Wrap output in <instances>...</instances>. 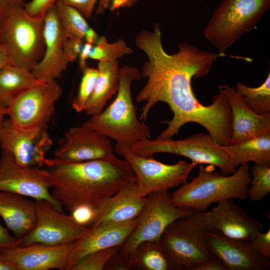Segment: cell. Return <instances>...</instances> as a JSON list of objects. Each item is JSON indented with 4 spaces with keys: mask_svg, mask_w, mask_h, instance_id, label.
I'll list each match as a JSON object with an SVG mask.
<instances>
[{
    "mask_svg": "<svg viewBox=\"0 0 270 270\" xmlns=\"http://www.w3.org/2000/svg\"><path fill=\"white\" fill-rule=\"evenodd\" d=\"M10 64L7 56L4 50L0 46V70L5 66Z\"/></svg>",
    "mask_w": 270,
    "mask_h": 270,
    "instance_id": "cell-48",
    "label": "cell"
},
{
    "mask_svg": "<svg viewBox=\"0 0 270 270\" xmlns=\"http://www.w3.org/2000/svg\"><path fill=\"white\" fill-rule=\"evenodd\" d=\"M44 22V54L31 72L40 80H56L61 76L69 62L64 49L68 36L60 22L54 4L46 12Z\"/></svg>",
    "mask_w": 270,
    "mask_h": 270,
    "instance_id": "cell-18",
    "label": "cell"
},
{
    "mask_svg": "<svg viewBox=\"0 0 270 270\" xmlns=\"http://www.w3.org/2000/svg\"><path fill=\"white\" fill-rule=\"evenodd\" d=\"M270 7V0H223L204 30L206 38L224 55L226 50L252 30Z\"/></svg>",
    "mask_w": 270,
    "mask_h": 270,
    "instance_id": "cell-7",
    "label": "cell"
},
{
    "mask_svg": "<svg viewBox=\"0 0 270 270\" xmlns=\"http://www.w3.org/2000/svg\"><path fill=\"white\" fill-rule=\"evenodd\" d=\"M78 10L85 18H89L92 13L97 0H62Z\"/></svg>",
    "mask_w": 270,
    "mask_h": 270,
    "instance_id": "cell-39",
    "label": "cell"
},
{
    "mask_svg": "<svg viewBox=\"0 0 270 270\" xmlns=\"http://www.w3.org/2000/svg\"><path fill=\"white\" fill-rule=\"evenodd\" d=\"M207 244L213 256L219 258L226 270H268L270 259L256 250L249 241L226 238L208 231Z\"/></svg>",
    "mask_w": 270,
    "mask_h": 270,
    "instance_id": "cell-19",
    "label": "cell"
},
{
    "mask_svg": "<svg viewBox=\"0 0 270 270\" xmlns=\"http://www.w3.org/2000/svg\"><path fill=\"white\" fill-rule=\"evenodd\" d=\"M138 0H112L110 6L112 10L132 6Z\"/></svg>",
    "mask_w": 270,
    "mask_h": 270,
    "instance_id": "cell-44",
    "label": "cell"
},
{
    "mask_svg": "<svg viewBox=\"0 0 270 270\" xmlns=\"http://www.w3.org/2000/svg\"><path fill=\"white\" fill-rule=\"evenodd\" d=\"M120 246H114L94 252L74 264L70 270H102L108 260L118 252Z\"/></svg>",
    "mask_w": 270,
    "mask_h": 270,
    "instance_id": "cell-33",
    "label": "cell"
},
{
    "mask_svg": "<svg viewBox=\"0 0 270 270\" xmlns=\"http://www.w3.org/2000/svg\"><path fill=\"white\" fill-rule=\"evenodd\" d=\"M52 142L46 129H24L15 126L9 118L0 127V146L12 154L20 166H46V154Z\"/></svg>",
    "mask_w": 270,
    "mask_h": 270,
    "instance_id": "cell-14",
    "label": "cell"
},
{
    "mask_svg": "<svg viewBox=\"0 0 270 270\" xmlns=\"http://www.w3.org/2000/svg\"><path fill=\"white\" fill-rule=\"evenodd\" d=\"M36 220L30 231L20 238L18 246L34 244L58 246L74 242L84 236L88 228L77 223L71 215L56 210L46 200H34Z\"/></svg>",
    "mask_w": 270,
    "mask_h": 270,
    "instance_id": "cell-12",
    "label": "cell"
},
{
    "mask_svg": "<svg viewBox=\"0 0 270 270\" xmlns=\"http://www.w3.org/2000/svg\"><path fill=\"white\" fill-rule=\"evenodd\" d=\"M23 4L22 0H0V23L12 10Z\"/></svg>",
    "mask_w": 270,
    "mask_h": 270,
    "instance_id": "cell-41",
    "label": "cell"
},
{
    "mask_svg": "<svg viewBox=\"0 0 270 270\" xmlns=\"http://www.w3.org/2000/svg\"><path fill=\"white\" fill-rule=\"evenodd\" d=\"M250 172L248 196L252 202H259L270 192V165L254 164Z\"/></svg>",
    "mask_w": 270,
    "mask_h": 270,
    "instance_id": "cell-30",
    "label": "cell"
},
{
    "mask_svg": "<svg viewBox=\"0 0 270 270\" xmlns=\"http://www.w3.org/2000/svg\"><path fill=\"white\" fill-rule=\"evenodd\" d=\"M112 0H100L97 8V13L102 12L105 10L110 7Z\"/></svg>",
    "mask_w": 270,
    "mask_h": 270,
    "instance_id": "cell-46",
    "label": "cell"
},
{
    "mask_svg": "<svg viewBox=\"0 0 270 270\" xmlns=\"http://www.w3.org/2000/svg\"><path fill=\"white\" fill-rule=\"evenodd\" d=\"M70 215L77 223L88 228L93 222L94 210L89 206H82L72 211Z\"/></svg>",
    "mask_w": 270,
    "mask_h": 270,
    "instance_id": "cell-36",
    "label": "cell"
},
{
    "mask_svg": "<svg viewBox=\"0 0 270 270\" xmlns=\"http://www.w3.org/2000/svg\"><path fill=\"white\" fill-rule=\"evenodd\" d=\"M82 40L68 38L64 44V49L66 57L68 62H73L76 60L84 46Z\"/></svg>",
    "mask_w": 270,
    "mask_h": 270,
    "instance_id": "cell-37",
    "label": "cell"
},
{
    "mask_svg": "<svg viewBox=\"0 0 270 270\" xmlns=\"http://www.w3.org/2000/svg\"><path fill=\"white\" fill-rule=\"evenodd\" d=\"M201 214L208 232L230 238L249 241L264 229L261 222L249 216L232 198L220 201L211 210Z\"/></svg>",
    "mask_w": 270,
    "mask_h": 270,
    "instance_id": "cell-16",
    "label": "cell"
},
{
    "mask_svg": "<svg viewBox=\"0 0 270 270\" xmlns=\"http://www.w3.org/2000/svg\"><path fill=\"white\" fill-rule=\"evenodd\" d=\"M195 270H226L223 262L214 256L206 262L198 266Z\"/></svg>",
    "mask_w": 270,
    "mask_h": 270,
    "instance_id": "cell-42",
    "label": "cell"
},
{
    "mask_svg": "<svg viewBox=\"0 0 270 270\" xmlns=\"http://www.w3.org/2000/svg\"><path fill=\"white\" fill-rule=\"evenodd\" d=\"M222 148L236 168L250 162L270 165V132Z\"/></svg>",
    "mask_w": 270,
    "mask_h": 270,
    "instance_id": "cell-25",
    "label": "cell"
},
{
    "mask_svg": "<svg viewBox=\"0 0 270 270\" xmlns=\"http://www.w3.org/2000/svg\"><path fill=\"white\" fill-rule=\"evenodd\" d=\"M24 6L14 8L0 23V46L10 64L31 71L44 54V22L30 16Z\"/></svg>",
    "mask_w": 270,
    "mask_h": 270,
    "instance_id": "cell-6",
    "label": "cell"
},
{
    "mask_svg": "<svg viewBox=\"0 0 270 270\" xmlns=\"http://www.w3.org/2000/svg\"><path fill=\"white\" fill-rule=\"evenodd\" d=\"M214 166L200 164L198 175L171 194L172 204L181 208L204 212L212 204L226 199L248 198L250 180L249 163L238 166L236 172L224 175Z\"/></svg>",
    "mask_w": 270,
    "mask_h": 270,
    "instance_id": "cell-3",
    "label": "cell"
},
{
    "mask_svg": "<svg viewBox=\"0 0 270 270\" xmlns=\"http://www.w3.org/2000/svg\"><path fill=\"white\" fill-rule=\"evenodd\" d=\"M140 78V72L135 67L124 66L120 68L116 98L104 110L90 116L82 124L124 146H130L138 141L150 138V129L138 118L132 98V83Z\"/></svg>",
    "mask_w": 270,
    "mask_h": 270,
    "instance_id": "cell-4",
    "label": "cell"
},
{
    "mask_svg": "<svg viewBox=\"0 0 270 270\" xmlns=\"http://www.w3.org/2000/svg\"><path fill=\"white\" fill-rule=\"evenodd\" d=\"M98 36L94 29L89 28L86 32L84 39L86 42L95 45L98 40Z\"/></svg>",
    "mask_w": 270,
    "mask_h": 270,
    "instance_id": "cell-45",
    "label": "cell"
},
{
    "mask_svg": "<svg viewBox=\"0 0 270 270\" xmlns=\"http://www.w3.org/2000/svg\"><path fill=\"white\" fill-rule=\"evenodd\" d=\"M132 53V50L128 47L124 41L118 40L113 43H108L106 37L102 36L94 45L90 51L89 58L104 62H114L126 54Z\"/></svg>",
    "mask_w": 270,
    "mask_h": 270,
    "instance_id": "cell-31",
    "label": "cell"
},
{
    "mask_svg": "<svg viewBox=\"0 0 270 270\" xmlns=\"http://www.w3.org/2000/svg\"><path fill=\"white\" fill-rule=\"evenodd\" d=\"M98 76L92 94L84 112L90 116L100 112L107 102L117 92L119 71L118 61H100L98 66Z\"/></svg>",
    "mask_w": 270,
    "mask_h": 270,
    "instance_id": "cell-24",
    "label": "cell"
},
{
    "mask_svg": "<svg viewBox=\"0 0 270 270\" xmlns=\"http://www.w3.org/2000/svg\"><path fill=\"white\" fill-rule=\"evenodd\" d=\"M134 43L148 57L140 72L147 82L136 98L138 102H145L140 120H145L158 102L166 103L174 114L172 120L164 122L167 127L156 139H172L183 126L194 122L204 128L220 144H230L232 115L226 96L219 92L211 104L204 106L196 97L192 85V78L208 75L213 63L222 56L203 51L186 42L178 45L176 53H166L158 22L154 24L152 31L142 30Z\"/></svg>",
    "mask_w": 270,
    "mask_h": 270,
    "instance_id": "cell-1",
    "label": "cell"
},
{
    "mask_svg": "<svg viewBox=\"0 0 270 270\" xmlns=\"http://www.w3.org/2000/svg\"><path fill=\"white\" fill-rule=\"evenodd\" d=\"M93 46V45L86 42L84 44L82 51L78 56L80 60L79 65L82 70H83L87 66L86 60L89 58Z\"/></svg>",
    "mask_w": 270,
    "mask_h": 270,
    "instance_id": "cell-43",
    "label": "cell"
},
{
    "mask_svg": "<svg viewBox=\"0 0 270 270\" xmlns=\"http://www.w3.org/2000/svg\"><path fill=\"white\" fill-rule=\"evenodd\" d=\"M46 166L52 196L70 212L82 206L95 210L122 188L136 182L124 159L58 162L48 158Z\"/></svg>",
    "mask_w": 270,
    "mask_h": 270,
    "instance_id": "cell-2",
    "label": "cell"
},
{
    "mask_svg": "<svg viewBox=\"0 0 270 270\" xmlns=\"http://www.w3.org/2000/svg\"><path fill=\"white\" fill-rule=\"evenodd\" d=\"M51 188L46 170L18 164L8 152L2 150L0 156V191H4L46 200L58 211L64 212L61 202L50 193Z\"/></svg>",
    "mask_w": 270,
    "mask_h": 270,
    "instance_id": "cell-13",
    "label": "cell"
},
{
    "mask_svg": "<svg viewBox=\"0 0 270 270\" xmlns=\"http://www.w3.org/2000/svg\"><path fill=\"white\" fill-rule=\"evenodd\" d=\"M62 90L56 80H43L15 96L6 106L7 115L24 129H46Z\"/></svg>",
    "mask_w": 270,
    "mask_h": 270,
    "instance_id": "cell-10",
    "label": "cell"
},
{
    "mask_svg": "<svg viewBox=\"0 0 270 270\" xmlns=\"http://www.w3.org/2000/svg\"><path fill=\"white\" fill-rule=\"evenodd\" d=\"M235 90L252 111L260 114L270 113V72L265 80L258 87H250L238 82Z\"/></svg>",
    "mask_w": 270,
    "mask_h": 270,
    "instance_id": "cell-28",
    "label": "cell"
},
{
    "mask_svg": "<svg viewBox=\"0 0 270 270\" xmlns=\"http://www.w3.org/2000/svg\"><path fill=\"white\" fill-rule=\"evenodd\" d=\"M208 230L201 212L179 218L165 229L160 243L170 270H195L214 256L207 244Z\"/></svg>",
    "mask_w": 270,
    "mask_h": 270,
    "instance_id": "cell-5",
    "label": "cell"
},
{
    "mask_svg": "<svg viewBox=\"0 0 270 270\" xmlns=\"http://www.w3.org/2000/svg\"><path fill=\"white\" fill-rule=\"evenodd\" d=\"M104 270H133L134 268L128 257L120 254L118 252L108 260Z\"/></svg>",
    "mask_w": 270,
    "mask_h": 270,
    "instance_id": "cell-38",
    "label": "cell"
},
{
    "mask_svg": "<svg viewBox=\"0 0 270 270\" xmlns=\"http://www.w3.org/2000/svg\"><path fill=\"white\" fill-rule=\"evenodd\" d=\"M20 243V238L11 236L8 228H4L0 222V249L5 248L18 246Z\"/></svg>",
    "mask_w": 270,
    "mask_h": 270,
    "instance_id": "cell-40",
    "label": "cell"
},
{
    "mask_svg": "<svg viewBox=\"0 0 270 270\" xmlns=\"http://www.w3.org/2000/svg\"><path fill=\"white\" fill-rule=\"evenodd\" d=\"M58 0H32L24 4L26 11L32 16L44 19L47 10Z\"/></svg>",
    "mask_w": 270,
    "mask_h": 270,
    "instance_id": "cell-34",
    "label": "cell"
},
{
    "mask_svg": "<svg viewBox=\"0 0 270 270\" xmlns=\"http://www.w3.org/2000/svg\"><path fill=\"white\" fill-rule=\"evenodd\" d=\"M249 242L262 256L270 259V229L265 232L258 233Z\"/></svg>",
    "mask_w": 270,
    "mask_h": 270,
    "instance_id": "cell-35",
    "label": "cell"
},
{
    "mask_svg": "<svg viewBox=\"0 0 270 270\" xmlns=\"http://www.w3.org/2000/svg\"><path fill=\"white\" fill-rule=\"evenodd\" d=\"M0 270H17L10 262L4 259L0 255Z\"/></svg>",
    "mask_w": 270,
    "mask_h": 270,
    "instance_id": "cell-47",
    "label": "cell"
},
{
    "mask_svg": "<svg viewBox=\"0 0 270 270\" xmlns=\"http://www.w3.org/2000/svg\"><path fill=\"white\" fill-rule=\"evenodd\" d=\"M110 138L82 124L68 129L64 134L53 160L81 162L96 160H118Z\"/></svg>",
    "mask_w": 270,
    "mask_h": 270,
    "instance_id": "cell-15",
    "label": "cell"
},
{
    "mask_svg": "<svg viewBox=\"0 0 270 270\" xmlns=\"http://www.w3.org/2000/svg\"><path fill=\"white\" fill-rule=\"evenodd\" d=\"M0 216L7 228L21 238L32 228L36 220L34 202L24 196L0 191Z\"/></svg>",
    "mask_w": 270,
    "mask_h": 270,
    "instance_id": "cell-23",
    "label": "cell"
},
{
    "mask_svg": "<svg viewBox=\"0 0 270 270\" xmlns=\"http://www.w3.org/2000/svg\"><path fill=\"white\" fill-rule=\"evenodd\" d=\"M146 197L147 203L137 218L134 229L118 251L125 256L128 257L136 246L143 242L160 240L172 222L194 212L174 206L169 190L154 192Z\"/></svg>",
    "mask_w": 270,
    "mask_h": 270,
    "instance_id": "cell-11",
    "label": "cell"
},
{
    "mask_svg": "<svg viewBox=\"0 0 270 270\" xmlns=\"http://www.w3.org/2000/svg\"><path fill=\"white\" fill-rule=\"evenodd\" d=\"M137 218L120 222L93 226L74 242L70 254L68 270L88 254L100 250L121 246L134 229Z\"/></svg>",
    "mask_w": 270,
    "mask_h": 270,
    "instance_id": "cell-20",
    "label": "cell"
},
{
    "mask_svg": "<svg viewBox=\"0 0 270 270\" xmlns=\"http://www.w3.org/2000/svg\"><path fill=\"white\" fill-rule=\"evenodd\" d=\"M31 71L12 64L0 70V104L4 107L21 92L40 84Z\"/></svg>",
    "mask_w": 270,
    "mask_h": 270,
    "instance_id": "cell-26",
    "label": "cell"
},
{
    "mask_svg": "<svg viewBox=\"0 0 270 270\" xmlns=\"http://www.w3.org/2000/svg\"><path fill=\"white\" fill-rule=\"evenodd\" d=\"M135 182L126 185L102 202L94 210L93 222L90 227L137 218L146 206L148 199L146 196L138 194Z\"/></svg>",
    "mask_w": 270,
    "mask_h": 270,
    "instance_id": "cell-22",
    "label": "cell"
},
{
    "mask_svg": "<svg viewBox=\"0 0 270 270\" xmlns=\"http://www.w3.org/2000/svg\"><path fill=\"white\" fill-rule=\"evenodd\" d=\"M82 71L78 93L72 102V108L78 112L84 111L94 92L98 74V69L88 66Z\"/></svg>",
    "mask_w": 270,
    "mask_h": 270,
    "instance_id": "cell-32",
    "label": "cell"
},
{
    "mask_svg": "<svg viewBox=\"0 0 270 270\" xmlns=\"http://www.w3.org/2000/svg\"><path fill=\"white\" fill-rule=\"evenodd\" d=\"M6 115H7L6 108L0 104V127L4 120V116Z\"/></svg>",
    "mask_w": 270,
    "mask_h": 270,
    "instance_id": "cell-49",
    "label": "cell"
},
{
    "mask_svg": "<svg viewBox=\"0 0 270 270\" xmlns=\"http://www.w3.org/2000/svg\"><path fill=\"white\" fill-rule=\"evenodd\" d=\"M114 149L116 154L122 156L130 165L135 176L138 192L142 196L184 184L197 165L184 160L172 164H166L152 156H138L134 153L129 146L118 144H116Z\"/></svg>",
    "mask_w": 270,
    "mask_h": 270,
    "instance_id": "cell-9",
    "label": "cell"
},
{
    "mask_svg": "<svg viewBox=\"0 0 270 270\" xmlns=\"http://www.w3.org/2000/svg\"><path fill=\"white\" fill-rule=\"evenodd\" d=\"M74 242L58 246L34 244L0 249V255L17 270H68Z\"/></svg>",
    "mask_w": 270,
    "mask_h": 270,
    "instance_id": "cell-17",
    "label": "cell"
},
{
    "mask_svg": "<svg viewBox=\"0 0 270 270\" xmlns=\"http://www.w3.org/2000/svg\"><path fill=\"white\" fill-rule=\"evenodd\" d=\"M60 22L69 38L83 40L90 28L85 18L76 8L62 0L54 4Z\"/></svg>",
    "mask_w": 270,
    "mask_h": 270,
    "instance_id": "cell-29",
    "label": "cell"
},
{
    "mask_svg": "<svg viewBox=\"0 0 270 270\" xmlns=\"http://www.w3.org/2000/svg\"><path fill=\"white\" fill-rule=\"evenodd\" d=\"M130 148L134 153L144 157L152 156L157 153L183 156L196 164L218 167L224 175L230 174L237 169L232 164L222 144L209 134H196L178 140L148 138L132 144Z\"/></svg>",
    "mask_w": 270,
    "mask_h": 270,
    "instance_id": "cell-8",
    "label": "cell"
},
{
    "mask_svg": "<svg viewBox=\"0 0 270 270\" xmlns=\"http://www.w3.org/2000/svg\"><path fill=\"white\" fill-rule=\"evenodd\" d=\"M226 96L232 115L230 144H236L270 132V113L258 114L245 103L243 98L228 84L218 87Z\"/></svg>",
    "mask_w": 270,
    "mask_h": 270,
    "instance_id": "cell-21",
    "label": "cell"
},
{
    "mask_svg": "<svg viewBox=\"0 0 270 270\" xmlns=\"http://www.w3.org/2000/svg\"><path fill=\"white\" fill-rule=\"evenodd\" d=\"M128 258L134 270H170L163 252L160 239L140 243Z\"/></svg>",
    "mask_w": 270,
    "mask_h": 270,
    "instance_id": "cell-27",
    "label": "cell"
}]
</instances>
